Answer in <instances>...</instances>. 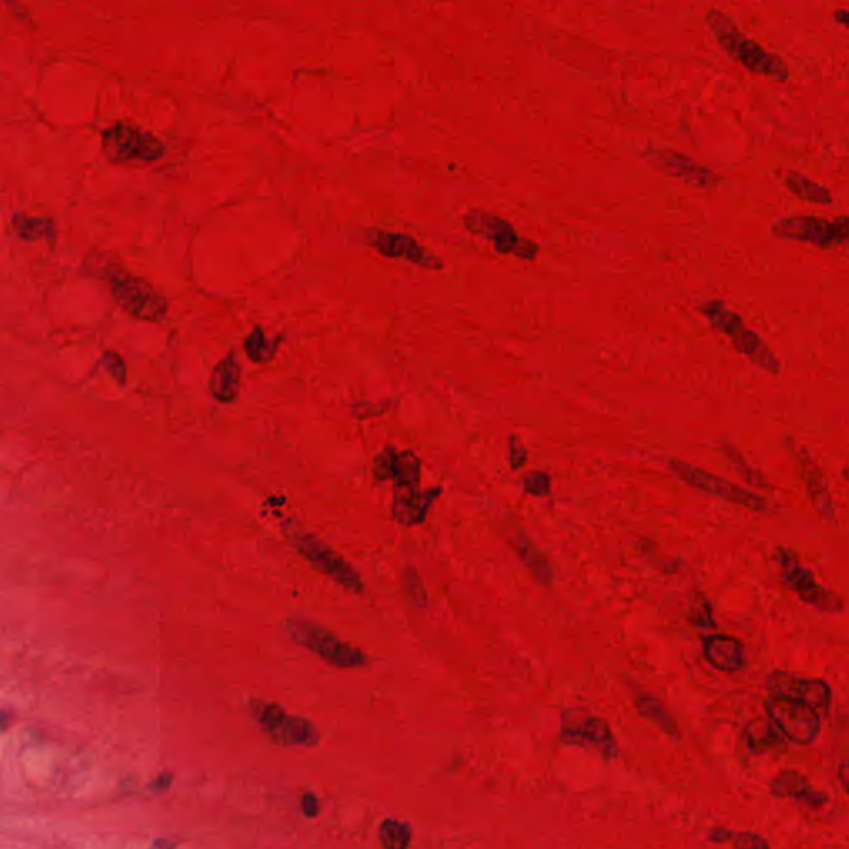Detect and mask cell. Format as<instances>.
I'll list each match as a JSON object with an SVG mask.
<instances>
[{
    "label": "cell",
    "mask_w": 849,
    "mask_h": 849,
    "mask_svg": "<svg viewBox=\"0 0 849 849\" xmlns=\"http://www.w3.org/2000/svg\"><path fill=\"white\" fill-rule=\"evenodd\" d=\"M705 22L723 52L748 72L777 83H785L790 78V67L785 60L742 34L737 24L722 10L710 9L705 15Z\"/></svg>",
    "instance_id": "obj_1"
},
{
    "label": "cell",
    "mask_w": 849,
    "mask_h": 849,
    "mask_svg": "<svg viewBox=\"0 0 849 849\" xmlns=\"http://www.w3.org/2000/svg\"><path fill=\"white\" fill-rule=\"evenodd\" d=\"M286 632L297 646L317 655L337 669H360L369 664V657L359 647L342 641L327 627L307 619H289Z\"/></svg>",
    "instance_id": "obj_2"
},
{
    "label": "cell",
    "mask_w": 849,
    "mask_h": 849,
    "mask_svg": "<svg viewBox=\"0 0 849 849\" xmlns=\"http://www.w3.org/2000/svg\"><path fill=\"white\" fill-rule=\"evenodd\" d=\"M287 536L297 553L301 554L302 558L306 559L316 571L354 594H362L365 591V584L359 571L334 548H330L329 544L317 538L316 534L291 531Z\"/></svg>",
    "instance_id": "obj_3"
},
{
    "label": "cell",
    "mask_w": 849,
    "mask_h": 849,
    "mask_svg": "<svg viewBox=\"0 0 849 849\" xmlns=\"http://www.w3.org/2000/svg\"><path fill=\"white\" fill-rule=\"evenodd\" d=\"M463 224L468 233L490 241L496 253L513 254L524 261H534L541 253L539 244L533 239L523 238L516 233L513 224L488 211L471 209L463 216Z\"/></svg>",
    "instance_id": "obj_4"
},
{
    "label": "cell",
    "mask_w": 849,
    "mask_h": 849,
    "mask_svg": "<svg viewBox=\"0 0 849 849\" xmlns=\"http://www.w3.org/2000/svg\"><path fill=\"white\" fill-rule=\"evenodd\" d=\"M772 233L780 239L811 244L823 251H831L848 241V218L840 216L830 221L816 216H790L773 223Z\"/></svg>",
    "instance_id": "obj_5"
},
{
    "label": "cell",
    "mask_w": 849,
    "mask_h": 849,
    "mask_svg": "<svg viewBox=\"0 0 849 849\" xmlns=\"http://www.w3.org/2000/svg\"><path fill=\"white\" fill-rule=\"evenodd\" d=\"M669 468L677 478H680L695 490L719 496L722 500L730 501L733 505L743 506L750 511H757V513H767L768 511V503L762 496L747 490V488L735 485L733 481L727 480V478L714 475V473H710L700 466L674 458V460L669 461Z\"/></svg>",
    "instance_id": "obj_6"
},
{
    "label": "cell",
    "mask_w": 849,
    "mask_h": 849,
    "mask_svg": "<svg viewBox=\"0 0 849 849\" xmlns=\"http://www.w3.org/2000/svg\"><path fill=\"white\" fill-rule=\"evenodd\" d=\"M777 561L783 583L805 604L831 614H838L845 609V602L838 594L821 586L810 569L801 566L800 559L793 549L780 546L777 549Z\"/></svg>",
    "instance_id": "obj_7"
},
{
    "label": "cell",
    "mask_w": 849,
    "mask_h": 849,
    "mask_svg": "<svg viewBox=\"0 0 849 849\" xmlns=\"http://www.w3.org/2000/svg\"><path fill=\"white\" fill-rule=\"evenodd\" d=\"M765 712L790 742L810 745L820 737L821 715L810 705L782 695H772L765 700Z\"/></svg>",
    "instance_id": "obj_8"
},
{
    "label": "cell",
    "mask_w": 849,
    "mask_h": 849,
    "mask_svg": "<svg viewBox=\"0 0 849 849\" xmlns=\"http://www.w3.org/2000/svg\"><path fill=\"white\" fill-rule=\"evenodd\" d=\"M559 738L568 745L592 748L609 762L619 755V745L612 733L611 723L584 710L564 712Z\"/></svg>",
    "instance_id": "obj_9"
},
{
    "label": "cell",
    "mask_w": 849,
    "mask_h": 849,
    "mask_svg": "<svg viewBox=\"0 0 849 849\" xmlns=\"http://www.w3.org/2000/svg\"><path fill=\"white\" fill-rule=\"evenodd\" d=\"M103 153L112 161H151L160 160L165 155V143L151 135L148 131L140 130L130 123L120 122L112 128L103 131Z\"/></svg>",
    "instance_id": "obj_10"
},
{
    "label": "cell",
    "mask_w": 849,
    "mask_h": 849,
    "mask_svg": "<svg viewBox=\"0 0 849 849\" xmlns=\"http://www.w3.org/2000/svg\"><path fill=\"white\" fill-rule=\"evenodd\" d=\"M112 294L118 304L141 321L158 322L168 312V302L155 287L140 277L115 271L110 276Z\"/></svg>",
    "instance_id": "obj_11"
},
{
    "label": "cell",
    "mask_w": 849,
    "mask_h": 849,
    "mask_svg": "<svg viewBox=\"0 0 849 849\" xmlns=\"http://www.w3.org/2000/svg\"><path fill=\"white\" fill-rule=\"evenodd\" d=\"M642 158L649 165L654 166L655 170L662 171L664 175L672 176V178H679L697 190H714L723 181L719 173H715L707 166L699 165L694 158L670 148L649 146L642 151Z\"/></svg>",
    "instance_id": "obj_12"
},
{
    "label": "cell",
    "mask_w": 849,
    "mask_h": 849,
    "mask_svg": "<svg viewBox=\"0 0 849 849\" xmlns=\"http://www.w3.org/2000/svg\"><path fill=\"white\" fill-rule=\"evenodd\" d=\"M365 243L375 251H379L385 258L403 259L430 271H442L445 267L442 259L430 253L427 248H423L422 244L408 234L390 233L384 229H369L365 234Z\"/></svg>",
    "instance_id": "obj_13"
},
{
    "label": "cell",
    "mask_w": 849,
    "mask_h": 849,
    "mask_svg": "<svg viewBox=\"0 0 849 849\" xmlns=\"http://www.w3.org/2000/svg\"><path fill=\"white\" fill-rule=\"evenodd\" d=\"M767 687L773 695H782L810 705L818 714H828L833 692L828 682L821 679H801L795 675L777 670L768 675Z\"/></svg>",
    "instance_id": "obj_14"
},
{
    "label": "cell",
    "mask_w": 849,
    "mask_h": 849,
    "mask_svg": "<svg viewBox=\"0 0 849 849\" xmlns=\"http://www.w3.org/2000/svg\"><path fill=\"white\" fill-rule=\"evenodd\" d=\"M375 480L393 481L395 493L398 491L420 490L422 465L412 452H398L395 448H385L374 461Z\"/></svg>",
    "instance_id": "obj_15"
},
{
    "label": "cell",
    "mask_w": 849,
    "mask_h": 849,
    "mask_svg": "<svg viewBox=\"0 0 849 849\" xmlns=\"http://www.w3.org/2000/svg\"><path fill=\"white\" fill-rule=\"evenodd\" d=\"M793 455L800 466L801 480L805 483L806 495L810 498L811 505L820 518L833 523L836 516L835 503L823 471L803 448H795Z\"/></svg>",
    "instance_id": "obj_16"
},
{
    "label": "cell",
    "mask_w": 849,
    "mask_h": 849,
    "mask_svg": "<svg viewBox=\"0 0 849 849\" xmlns=\"http://www.w3.org/2000/svg\"><path fill=\"white\" fill-rule=\"evenodd\" d=\"M702 647H704L705 660L720 672L733 674L745 669L747 665L745 647L737 637L727 636V634H710V636L702 637Z\"/></svg>",
    "instance_id": "obj_17"
},
{
    "label": "cell",
    "mask_w": 849,
    "mask_h": 849,
    "mask_svg": "<svg viewBox=\"0 0 849 849\" xmlns=\"http://www.w3.org/2000/svg\"><path fill=\"white\" fill-rule=\"evenodd\" d=\"M770 791L773 796L783 798V800H796L811 806V808H821L828 803V795L823 791H818L813 788L805 775H801L796 770L786 768L778 773L777 777L770 782Z\"/></svg>",
    "instance_id": "obj_18"
},
{
    "label": "cell",
    "mask_w": 849,
    "mask_h": 849,
    "mask_svg": "<svg viewBox=\"0 0 849 849\" xmlns=\"http://www.w3.org/2000/svg\"><path fill=\"white\" fill-rule=\"evenodd\" d=\"M440 493H442V488L398 491L393 498V518L403 526H415V524L423 523Z\"/></svg>",
    "instance_id": "obj_19"
},
{
    "label": "cell",
    "mask_w": 849,
    "mask_h": 849,
    "mask_svg": "<svg viewBox=\"0 0 849 849\" xmlns=\"http://www.w3.org/2000/svg\"><path fill=\"white\" fill-rule=\"evenodd\" d=\"M241 389V364L236 352L231 350L223 360H219L209 380V392L219 403H233Z\"/></svg>",
    "instance_id": "obj_20"
},
{
    "label": "cell",
    "mask_w": 849,
    "mask_h": 849,
    "mask_svg": "<svg viewBox=\"0 0 849 849\" xmlns=\"http://www.w3.org/2000/svg\"><path fill=\"white\" fill-rule=\"evenodd\" d=\"M508 536H510L508 541L515 549V553L520 556L529 573L533 574L536 583L541 584V586H551L554 581V571L548 558L541 553V549L520 528L513 529Z\"/></svg>",
    "instance_id": "obj_21"
},
{
    "label": "cell",
    "mask_w": 849,
    "mask_h": 849,
    "mask_svg": "<svg viewBox=\"0 0 849 849\" xmlns=\"http://www.w3.org/2000/svg\"><path fill=\"white\" fill-rule=\"evenodd\" d=\"M733 349L737 350L738 354L745 355L753 365H757L758 369H762L767 374L778 375L782 372V362L778 360L777 355L763 342L762 337L753 332L752 329H745L732 339Z\"/></svg>",
    "instance_id": "obj_22"
},
{
    "label": "cell",
    "mask_w": 849,
    "mask_h": 849,
    "mask_svg": "<svg viewBox=\"0 0 849 849\" xmlns=\"http://www.w3.org/2000/svg\"><path fill=\"white\" fill-rule=\"evenodd\" d=\"M743 735L747 740L748 748L758 755L780 752L786 748V738L768 717L750 720L743 730Z\"/></svg>",
    "instance_id": "obj_23"
},
{
    "label": "cell",
    "mask_w": 849,
    "mask_h": 849,
    "mask_svg": "<svg viewBox=\"0 0 849 849\" xmlns=\"http://www.w3.org/2000/svg\"><path fill=\"white\" fill-rule=\"evenodd\" d=\"M269 738L272 742L282 743V745L311 748L319 743L321 733L314 723L304 717L287 714L286 720L277 727L276 732L269 735Z\"/></svg>",
    "instance_id": "obj_24"
},
{
    "label": "cell",
    "mask_w": 849,
    "mask_h": 849,
    "mask_svg": "<svg viewBox=\"0 0 849 849\" xmlns=\"http://www.w3.org/2000/svg\"><path fill=\"white\" fill-rule=\"evenodd\" d=\"M697 311L702 316L707 317L710 326L714 327L715 330H719L720 334L727 335L730 340L733 337H737L747 327L742 317L738 316L737 312L730 311L725 306V302L719 301V299H712V301L700 304L697 307Z\"/></svg>",
    "instance_id": "obj_25"
},
{
    "label": "cell",
    "mask_w": 849,
    "mask_h": 849,
    "mask_svg": "<svg viewBox=\"0 0 849 849\" xmlns=\"http://www.w3.org/2000/svg\"><path fill=\"white\" fill-rule=\"evenodd\" d=\"M636 710L642 719L654 723L655 727L659 728L660 732H664L667 737L680 740L679 723L675 722L672 714L665 709L659 699L647 694L637 695Z\"/></svg>",
    "instance_id": "obj_26"
},
{
    "label": "cell",
    "mask_w": 849,
    "mask_h": 849,
    "mask_svg": "<svg viewBox=\"0 0 849 849\" xmlns=\"http://www.w3.org/2000/svg\"><path fill=\"white\" fill-rule=\"evenodd\" d=\"M783 181H785L786 190L790 191L791 195H795L796 198L808 201V203L821 204V206L833 204V196H831L830 190H826L825 186L818 185L810 178H806L800 171H788Z\"/></svg>",
    "instance_id": "obj_27"
},
{
    "label": "cell",
    "mask_w": 849,
    "mask_h": 849,
    "mask_svg": "<svg viewBox=\"0 0 849 849\" xmlns=\"http://www.w3.org/2000/svg\"><path fill=\"white\" fill-rule=\"evenodd\" d=\"M707 838L715 845H727L732 849H772L767 838L758 833L730 830L725 826H715L707 833Z\"/></svg>",
    "instance_id": "obj_28"
},
{
    "label": "cell",
    "mask_w": 849,
    "mask_h": 849,
    "mask_svg": "<svg viewBox=\"0 0 849 849\" xmlns=\"http://www.w3.org/2000/svg\"><path fill=\"white\" fill-rule=\"evenodd\" d=\"M281 340V335L274 340H269L262 327H254L253 332L244 339V350L254 364H267L276 357Z\"/></svg>",
    "instance_id": "obj_29"
},
{
    "label": "cell",
    "mask_w": 849,
    "mask_h": 849,
    "mask_svg": "<svg viewBox=\"0 0 849 849\" xmlns=\"http://www.w3.org/2000/svg\"><path fill=\"white\" fill-rule=\"evenodd\" d=\"M379 838L384 849H408L412 843V828L408 823L389 818L380 825Z\"/></svg>",
    "instance_id": "obj_30"
},
{
    "label": "cell",
    "mask_w": 849,
    "mask_h": 849,
    "mask_svg": "<svg viewBox=\"0 0 849 849\" xmlns=\"http://www.w3.org/2000/svg\"><path fill=\"white\" fill-rule=\"evenodd\" d=\"M12 224H14V229L20 238L25 239V241L54 238V224L50 223L49 219L29 218L24 214H15L12 218Z\"/></svg>",
    "instance_id": "obj_31"
},
{
    "label": "cell",
    "mask_w": 849,
    "mask_h": 849,
    "mask_svg": "<svg viewBox=\"0 0 849 849\" xmlns=\"http://www.w3.org/2000/svg\"><path fill=\"white\" fill-rule=\"evenodd\" d=\"M689 621L692 626L700 629H717L712 604L704 594H695L690 602Z\"/></svg>",
    "instance_id": "obj_32"
},
{
    "label": "cell",
    "mask_w": 849,
    "mask_h": 849,
    "mask_svg": "<svg viewBox=\"0 0 849 849\" xmlns=\"http://www.w3.org/2000/svg\"><path fill=\"white\" fill-rule=\"evenodd\" d=\"M403 589H405L408 601L412 602L413 606H428L427 589H425V584H423L420 574L417 573V569L412 568V566H408L403 571Z\"/></svg>",
    "instance_id": "obj_33"
},
{
    "label": "cell",
    "mask_w": 849,
    "mask_h": 849,
    "mask_svg": "<svg viewBox=\"0 0 849 849\" xmlns=\"http://www.w3.org/2000/svg\"><path fill=\"white\" fill-rule=\"evenodd\" d=\"M725 457L737 468L738 473L743 476V480L747 481L748 485L767 486L763 476L758 471L753 470L752 466L748 465L747 460L742 457V453L738 452L737 448H733L728 443H723L722 447Z\"/></svg>",
    "instance_id": "obj_34"
},
{
    "label": "cell",
    "mask_w": 849,
    "mask_h": 849,
    "mask_svg": "<svg viewBox=\"0 0 849 849\" xmlns=\"http://www.w3.org/2000/svg\"><path fill=\"white\" fill-rule=\"evenodd\" d=\"M523 486L524 491L528 495L536 496V498H544V496H548L551 493L553 483H551V476L548 473H544V471H531L529 475L524 476Z\"/></svg>",
    "instance_id": "obj_35"
},
{
    "label": "cell",
    "mask_w": 849,
    "mask_h": 849,
    "mask_svg": "<svg viewBox=\"0 0 849 849\" xmlns=\"http://www.w3.org/2000/svg\"><path fill=\"white\" fill-rule=\"evenodd\" d=\"M508 450H510V465L513 470H521L528 463V450L524 447L523 442L516 435H511L508 442Z\"/></svg>",
    "instance_id": "obj_36"
},
{
    "label": "cell",
    "mask_w": 849,
    "mask_h": 849,
    "mask_svg": "<svg viewBox=\"0 0 849 849\" xmlns=\"http://www.w3.org/2000/svg\"><path fill=\"white\" fill-rule=\"evenodd\" d=\"M103 364H105V369L110 372L113 379L125 384V380H127V367H125V362H123L120 355L115 354V352H107V354L103 355Z\"/></svg>",
    "instance_id": "obj_37"
},
{
    "label": "cell",
    "mask_w": 849,
    "mask_h": 849,
    "mask_svg": "<svg viewBox=\"0 0 849 849\" xmlns=\"http://www.w3.org/2000/svg\"><path fill=\"white\" fill-rule=\"evenodd\" d=\"M301 810L307 818H316L321 813V803L314 793H306L302 796Z\"/></svg>",
    "instance_id": "obj_38"
},
{
    "label": "cell",
    "mask_w": 849,
    "mask_h": 849,
    "mask_svg": "<svg viewBox=\"0 0 849 849\" xmlns=\"http://www.w3.org/2000/svg\"><path fill=\"white\" fill-rule=\"evenodd\" d=\"M171 783H173V775H170V773H163V775H160V777L156 778L155 782H153V790L158 791V793H163V791L170 788Z\"/></svg>",
    "instance_id": "obj_39"
},
{
    "label": "cell",
    "mask_w": 849,
    "mask_h": 849,
    "mask_svg": "<svg viewBox=\"0 0 849 849\" xmlns=\"http://www.w3.org/2000/svg\"><path fill=\"white\" fill-rule=\"evenodd\" d=\"M151 849H176V843L168 840V838H158V840L153 841Z\"/></svg>",
    "instance_id": "obj_40"
},
{
    "label": "cell",
    "mask_w": 849,
    "mask_h": 849,
    "mask_svg": "<svg viewBox=\"0 0 849 849\" xmlns=\"http://www.w3.org/2000/svg\"><path fill=\"white\" fill-rule=\"evenodd\" d=\"M835 22H840L843 27H848V12H846V9L836 10Z\"/></svg>",
    "instance_id": "obj_41"
},
{
    "label": "cell",
    "mask_w": 849,
    "mask_h": 849,
    "mask_svg": "<svg viewBox=\"0 0 849 849\" xmlns=\"http://www.w3.org/2000/svg\"><path fill=\"white\" fill-rule=\"evenodd\" d=\"M846 773H848V768H846V760H843L840 767V780L841 786H843V790H848V778H846Z\"/></svg>",
    "instance_id": "obj_42"
},
{
    "label": "cell",
    "mask_w": 849,
    "mask_h": 849,
    "mask_svg": "<svg viewBox=\"0 0 849 849\" xmlns=\"http://www.w3.org/2000/svg\"><path fill=\"white\" fill-rule=\"evenodd\" d=\"M9 723L10 715L0 710V732H4L5 728L9 727Z\"/></svg>",
    "instance_id": "obj_43"
}]
</instances>
